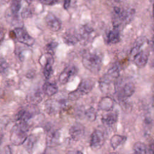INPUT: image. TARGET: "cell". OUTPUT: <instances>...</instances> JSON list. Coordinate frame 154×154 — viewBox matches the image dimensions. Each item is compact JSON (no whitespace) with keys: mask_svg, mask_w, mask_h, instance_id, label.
<instances>
[{"mask_svg":"<svg viewBox=\"0 0 154 154\" xmlns=\"http://www.w3.org/2000/svg\"><path fill=\"white\" fill-rule=\"evenodd\" d=\"M133 150L137 153H148V147L144 143L140 141L136 142L134 144Z\"/></svg>","mask_w":154,"mask_h":154,"instance_id":"cell-24","label":"cell"},{"mask_svg":"<svg viewBox=\"0 0 154 154\" xmlns=\"http://www.w3.org/2000/svg\"><path fill=\"white\" fill-rule=\"evenodd\" d=\"M32 11L30 7H25L23 9L22 13H21V16L22 18H28L32 16Z\"/></svg>","mask_w":154,"mask_h":154,"instance_id":"cell-30","label":"cell"},{"mask_svg":"<svg viewBox=\"0 0 154 154\" xmlns=\"http://www.w3.org/2000/svg\"><path fill=\"white\" fill-rule=\"evenodd\" d=\"M71 1H72V0H64V8L65 9L69 8V7H70Z\"/></svg>","mask_w":154,"mask_h":154,"instance_id":"cell-33","label":"cell"},{"mask_svg":"<svg viewBox=\"0 0 154 154\" xmlns=\"http://www.w3.org/2000/svg\"><path fill=\"white\" fill-rule=\"evenodd\" d=\"M63 40L68 45H73L79 41V38L77 34L67 32L64 35Z\"/></svg>","mask_w":154,"mask_h":154,"instance_id":"cell-21","label":"cell"},{"mask_svg":"<svg viewBox=\"0 0 154 154\" xmlns=\"http://www.w3.org/2000/svg\"><path fill=\"white\" fill-rule=\"evenodd\" d=\"M113 106L114 100L109 96H105L102 97L98 105V107L100 109L105 111H111L113 108Z\"/></svg>","mask_w":154,"mask_h":154,"instance_id":"cell-15","label":"cell"},{"mask_svg":"<svg viewBox=\"0 0 154 154\" xmlns=\"http://www.w3.org/2000/svg\"><path fill=\"white\" fill-rule=\"evenodd\" d=\"M148 153H154V143L150 144L149 146Z\"/></svg>","mask_w":154,"mask_h":154,"instance_id":"cell-32","label":"cell"},{"mask_svg":"<svg viewBox=\"0 0 154 154\" xmlns=\"http://www.w3.org/2000/svg\"><path fill=\"white\" fill-rule=\"evenodd\" d=\"M60 134L58 131H49L46 137V144L48 146L53 147L58 143Z\"/></svg>","mask_w":154,"mask_h":154,"instance_id":"cell-16","label":"cell"},{"mask_svg":"<svg viewBox=\"0 0 154 154\" xmlns=\"http://www.w3.org/2000/svg\"><path fill=\"white\" fill-rule=\"evenodd\" d=\"M21 8V0H11L10 9L8 10L11 13L17 14Z\"/></svg>","mask_w":154,"mask_h":154,"instance_id":"cell-25","label":"cell"},{"mask_svg":"<svg viewBox=\"0 0 154 154\" xmlns=\"http://www.w3.org/2000/svg\"><path fill=\"white\" fill-rule=\"evenodd\" d=\"M94 85V81L91 79L86 78L81 81L78 88L69 94V99L76 100L82 96L89 93Z\"/></svg>","mask_w":154,"mask_h":154,"instance_id":"cell-3","label":"cell"},{"mask_svg":"<svg viewBox=\"0 0 154 154\" xmlns=\"http://www.w3.org/2000/svg\"><path fill=\"white\" fill-rule=\"evenodd\" d=\"M84 114H85L86 118L91 122L94 121L95 119H96V116H97L96 111L94 109V108H93V107H90V108L87 109L85 111Z\"/></svg>","mask_w":154,"mask_h":154,"instance_id":"cell-26","label":"cell"},{"mask_svg":"<svg viewBox=\"0 0 154 154\" xmlns=\"http://www.w3.org/2000/svg\"><path fill=\"white\" fill-rule=\"evenodd\" d=\"M57 43L55 42H51L47 44L45 46V49L48 52V54H52L55 50V49L57 46Z\"/></svg>","mask_w":154,"mask_h":154,"instance_id":"cell-29","label":"cell"},{"mask_svg":"<svg viewBox=\"0 0 154 154\" xmlns=\"http://www.w3.org/2000/svg\"><path fill=\"white\" fill-rule=\"evenodd\" d=\"M42 4L45 5H53L58 2V0H38Z\"/></svg>","mask_w":154,"mask_h":154,"instance_id":"cell-31","label":"cell"},{"mask_svg":"<svg viewBox=\"0 0 154 154\" xmlns=\"http://www.w3.org/2000/svg\"><path fill=\"white\" fill-rule=\"evenodd\" d=\"M84 131V126L81 123H75L70 128L69 134L72 140L78 141L83 137Z\"/></svg>","mask_w":154,"mask_h":154,"instance_id":"cell-13","label":"cell"},{"mask_svg":"<svg viewBox=\"0 0 154 154\" xmlns=\"http://www.w3.org/2000/svg\"><path fill=\"white\" fill-rule=\"evenodd\" d=\"M149 51L147 49H140L133 55H132V60L134 64L140 68L144 67L149 60Z\"/></svg>","mask_w":154,"mask_h":154,"instance_id":"cell-9","label":"cell"},{"mask_svg":"<svg viewBox=\"0 0 154 154\" xmlns=\"http://www.w3.org/2000/svg\"><path fill=\"white\" fill-rule=\"evenodd\" d=\"M114 1H115L116 2H120V1H122V0H114Z\"/></svg>","mask_w":154,"mask_h":154,"instance_id":"cell-37","label":"cell"},{"mask_svg":"<svg viewBox=\"0 0 154 154\" xmlns=\"http://www.w3.org/2000/svg\"><path fill=\"white\" fill-rule=\"evenodd\" d=\"M105 142V136L102 131L99 129L94 130L90 138V147L93 150L99 149L102 147Z\"/></svg>","mask_w":154,"mask_h":154,"instance_id":"cell-8","label":"cell"},{"mask_svg":"<svg viewBox=\"0 0 154 154\" xmlns=\"http://www.w3.org/2000/svg\"><path fill=\"white\" fill-rule=\"evenodd\" d=\"M4 36V32H3V29L0 27V41L2 39Z\"/></svg>","mask_w":154,"mask_h":154,"instance_id":"cell-34","label":"cell"},{"mask_svg":"<svg viewBox=\"0 0 154 154\" xmlns=\"http://www.w3.org/2000/svg\"><path fill=\"white\" fill-rule=\"evenodd\" d=\"M65 106V100L50 99L45 103V110L50 115L55 114Z\"/></svg>","mask_w":154,"mask_h":154,"instance_id":"cell-10","label":"cell"},{"mask_svg":"<svg viewBox=\"0 0 154 154\" xmlns=\"http://www.w3.org/2000/svg\"><path fill=\"white\" fill-rule=\"evenodd\" d=\"M35 140H36V138L33 135H31L26 138V140L24 142V143L25 144V147L26 148V150H27L28 151L32 150L34 146V144L35 143Z\"/></svg>","mask_w":154,"mask_h":154,"instance_id":"cell-27","label":"cell"},{"mask_svg":"<svg viewBox=\"0 0 154 154\" xmlns=\"http://www.w3.org/2000/svg\"><path fill=\"white\" fill-rule=\"evenodd\" d=\"M33 116V112H31L26 108L20 109L16 114V117L17 120L20 122H27Z\"/></svg>","mask_w":154,"mask_h":154,"instance_id":"cell-17","label":"cell"},{"mask_svg":"<svg viewBox=\"0 0 154 154\" xmlns=\"http://www.w3.org/2000/svg\"><path fill=\"white\" fill-rule=\"evenodd\" d=\"M120 40V28L118 26H114V28L109 31L106 35V42L109 44H115Z\"/></svg>","mask_w":154,"mask_h":154,"instance_id":"cell-14","label":"cell"},{"mask_svg":"<svg viewBox=\"0 0 154 154\" xmlns=\"http://www.w3.org/2000/svg\"><path fill=\"white\" fill-rule=\"evenodd\" d=\"M153 18L154 19V2H153Z\"/></svg>","mask_w":154,"mask_h":154,"instance_id":"cell-36","label":"cell"},{"mask_svg":"<svg viewBox=\"0 0 154 154\" xmlns=\"http://www.w3.org/2000/svg\"><path fill=\"white\" fill-rule=\"evenodd\" d=\"M53 60L51 56L47 58L46 64L45 66L44 69H43V74L45 75V77L46 79H49L51 76L52 72V64Z\"/></svg>","mask_w":154,"mask_h":154,"instance_id":"cell-23","label":"cell"},{"mask_svg":"<svg viewBox=\"0 0 154 154\" xmlns=\"http://www.w3.org/2000/svg\"><path fill=\"white\" fill-rule=\"evenodd\" d=\"M8 66L6 61L2 58L0 59V73L5 74L8 72Z\"/></svg>","mask_w":154,"mask_h":154,"instance_id":"cell-28","label":"cell"},{"mask_svg":"<svg viewBox=\"0 0 154 154\" xmlns=\"http://www.w3.org/2000/svg\"><path fill=\"white\" fill-rule=\"evenodd\" d=\"M45 22L48 28L52 31L57 32L61 27L60 20L52 13H49L45 17Z\"/></svg>","mask_w":154,"mask_h":154,"instance_id":"cell-12","label":"cell"},{"mask_svg":"<svg viewBox=\"0 0 154 154\" xmlns=\"http://www.w3.org/2000/svg\"><path fill=\"white\" fill-rule=\"evenodd\" d=\"M119 73L120 70L119 66L117 64L112 66L99 81L101 90H104L106 86H108L114 80H116L119 76Z\"/></svg>","mask_w":154,"mask_h":154,"instance_id":"cell-6","label":"cell"},{"mask_svg":"<svg viewBox=\"0 0 154 154\" xmlns=\"http://www.w3.org/2000/svg\"><path fill=\"white\" fill-rule=\"evenodd\" d=\"M151 46L153 48V50H154V34L152 36V40H151Z\"/></svg>","mask_w":154,"mask_h":154,"instance_id":"cell-35","label":"cell"},{"mask_svg":"<svg viewBox=\"0 0 154 154\" xmlns=\"http://www.w3.org/2000/svg\"><path fill=\"white\" fill-rule=\"evenodd\" d=\"M83 66L90 72L96 74L102 67V58L96 52H87L84 54L82 58Z\"/></svg>","mask_w":154,"mask_h":154,"instance_id":"cell-2","label":"cell"},{"mask_svg":"<svg viewBox=\"0 0 154 154\" xmlns=\"http://www.w3.org/2000/svg\"><path fill=\"white\" fill-rule=\"evenodd\" d=\"M126 138L125 136L120 135L119 134L114 135L110 140V144L111 146L114 149H116L122 144H123L125 141Z\"/></svg>","mask_w":154,"mask_h":154,"instance_id":"cell-20","label":"cell"},{"mask_svg":"<svg viewBox=\"0 0 154 154\" xmlns=\"http://www.w3.org/2000/svg\"><path fill=\"white\" fill-rule=\"evenodd\" d=\"M117 120V114L114 112H110L102 118V122L103 125L110 126L116 123Z\"/></svg>","mask_w":154,"mask_h":154,"instance_id":"cell-18","label":"cell"},{"mask_svg":"<svg viewBox=\"0 0 154 154\" xmlns=\"http://www.w3.org/2000/svg\"><path fill=\"white\" fill-rule=\"evenodd\" d=\"M29 131V125L27 122H20L14 126L11 130L10 135V141L16 146L20 145L25 141L28 138V132Z\"/></svg>","mask_w":154,"mask_h":154,"instance_id":"cell-1","label":"cell"},{"mask_svg":"<svg viewBox=\"0 0 154 154\" xmlns=\"http://www.w3.org/2000/svg\"><path fill=\"white\" fill-rule=\"evenodd\" d=\"M27 100L32 104H37L42 100V94L39 91H32L28 95Z\"/></svg>","mask_w":154,"mask_h":154,"instance_id":"cell-22","label":"cell"},{"mask_svg":"<svg viewBox=\"0 0 154 154\" xmlns=\"http://www.w3.org/2000/svg\"><path fill=\"white\" fill-rule=\"evenodd\" d=\"M78 69L75 66H69L66 67L59 76V81L61 84L67 83L72 77L75 76L78 73Z\"/></svg>","mask_w":154,"mask_h":154,"instance_id":"cell-11","label":"cell"},{"mask_svg":"<svg viewBox=\"0 0 154 154\" xmlns=\"http://www.w3.org/2000/svg\"><path fill=\"white\" fill-rule=\"evenodd\" d=\"M43 91L46 95L52 96L58 91V87L54 83L46 82L43 86Z\"/></svg>","mask_w":154,"mask_h":154,"instance_id":"cell-19","label":"cell"},{"mask_svg":"<svg viewBox=\"0 0 154 154\" xmlns=\"http://www.w3.org/2000/svg\"><path fill=\"white\" fill-rule=\"evenodd\" d=\"M134 10L133 9L124 10L120 7H115L113 10L112 20L114 26H120L122 23H129L134 15Z\"/></svg>","mask_w":154,"mask_h":154,"instance_id":"cell-5","label":"cell"},{"mask_svg":"<svg viewBox=\"0 0 154 154\" xmlns=\"http://www.w3.org/2000/svg\"><path fill=\"white\" fill-rule=\"evenodd\" d=\"M115 88L116 95L119 100H123L131 97L135 90L134 84L130 81H117Z\"/></svg>","mask_w":154,"mask_h":154,"instance_id":"cell-4","label":"cell"},{"mask_svg":"<svg viewBox=\"0 0 154 154\" xmlns=\"http://www.w3.org/2000/svg\"><path fill=\"white\" fill-rule=\"evenodd\" d=\"M12 33L13 37L16 38V40L20 43L25 44L27 46H32L34 43V39L30 36L26 31L22 27H17L14 29Z\"/></svg>","mask_w":154,"mask_h":154,"instance_id":"cell-7","label":"cell"}]
</instances>
